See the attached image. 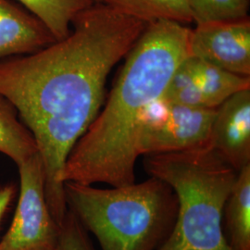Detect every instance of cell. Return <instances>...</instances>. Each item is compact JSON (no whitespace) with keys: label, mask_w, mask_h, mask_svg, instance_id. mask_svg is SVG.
<instances>
[{"label":"cell","mask_w":250,"mask_h":250,"mask_svg":"<svg viewBox=\"0 0 250 250\" xmlns=\"http://www.w3.org/2000/svg\"><path fill=\"white\" fill-rule=\"evenodd\" d=\"M0 152L17 165L38 153L36 140L30 130L20 121L18 111L0 96Z\"/></svg>","instance_id":"cell-12"},{"label":"cell","mask_w":250,"mask_h":250,"mask_svg":"<svg viewBox=\"0 0 250 250\" xmlns=\"http://www.w3.org/2000/svg\"><path fill=\"white\" fill-rule=\"evenodd\" d=\"M188 4L196 25L249 17V0H188Z\"/></svg>","instance_id":"cell-15"},{"label":"cell","mask_w":250,"mask_h":250,"mask_svg":"<svg viewBox=\"0 0 250 250\" xmlns=\"http://www.w3.org/2000/svg\"><path fill=\"white\" fill-rule=\"evenodd\" d=\"M56 41L33 13L9 0H0V59L34 53Z\"/></svg>","instance_id":"cell-10"},{"label":"cell","mask_w":250,"mask_h":250,"mask_svg":"<svg viewBox=\"0 0 250 250\" xmlns=\"http://www.w3.org/2000/svg\"><path fill=\"white\" fill-rule=\"evenodd\" d=\"M14 194L15 188L13 185H6L3 188H0V223L5 215V212L11 204Z\"/></svg>","instance_id":"cell-17"},{"label":"cell","mask_w":250,"mask_h":250,"mask_svg":"<svg viewBox=\"0 0 250 250\" xmlns=\"http://www.w3.org/2000/svg\"><path fill=\"white\" fill-rule=\"evenodd\" d=\"M150 176L170 186L178 201L173 230L159 250H232L223 213L237 172L210 145L145 156Z\"/></svg>","instance_id":"cell-4"},{"label":"cell","mask_w":250,"mask_h":250,"mask_svg":"<svg viewBox=\"0 0 250 250\" xmlns=\"http://www.w3.org/2000/svg\"><path fill=\"white\" fill-rule=\"evenodd\" d=\"M188 57L250 77V17L197 24L190 32Z\"/></svg>","instance_id":"cell-8"},{"label":"cell","mask_w":250,"mask_h":250,"mask_svg":"<svg viewBox=\"0 0 250 250\" xmlns=\"http://www.w3.org/2000/svg\"><path fill=\"white\" fill-rule=\"evenodd\" d=\"M191 29L171 21L148 23L125 57L105 107L70 153L62 182L124 187L135 182L137 136L146 108L160 99L188 57Z\"/></svg>","instance_id":"cell-2"},{"label":"cell","mask_w":250,"mask_h":250,"mask_svg":"<svg viewBox=\"0 0 250 250\" xmlns=\"http://www.w3.org/2000/svg\"><path fill=\"white\" fill-rule=\"evenodd\" d=\"M18 168V204L9 231L0 241V250H55L60 224L46 202L43 163L39 154Z\"/></svg>","instance_id":"cell-6"},{"label":"cell","mask_w":250,"mask_h":250,"mask_svg":"<svg viewBox=\"0 0 250 250\" xmlns=\"http://www.w3.org/2000/svg\"><path fill=\"white\" fill-rule=\"evenodd\" d=\"M216 108L192 107L164 98L146 108L137 136L139 157L209 145Z\"/></svg>","instance_id":"cell-5"},{"label":"cell","mask_w":250,"mask_h":250,"mask_svg":"<svg viewBox=\"0 0 250 250\" xmlns=\"http://www.w3.org/2000/svg\"><path fill=\"white\" fill-rule=\"evenodd\" d=\"M250 89V77L188 57L173 73L164 98L192 107L217 108L237 92Z\"/></svg>","instance_id":"cell-7"},{"label":"cell","mask_w":250,"mask_h":250,"mask_svg":"<svg viewBox=\"0 0 250 250\" xmlns=\"http://www.w3.org/2000/svg\"><path fill=\"white\" fill-rule=\"evenodd\" d=\"M96 3H102V0H94Z\"/></svg>","instance_id":"cell-18"},{"label":"cell","mask_w":250,"mask_h":250,"mask_svg":"<svg viewBox=\"0 0 250 250\" xmlns=\"http://www.w3.org/2000/svg\"><path fill=\"white\" fill-rule=\"evenodd\" d=\"M55 250H95L88 232L70 209L60 224V236Z\"/></svg>","instance_id":"cell-16"},{"label":"cell","mask_w":250,"mask_h":250,"mask_svg":"<svg viewBox=\"0 0 250 250\" xmlns=\"http://www.w3.org/2000/svg\"><path fill=\"white\" fill-rule=\"evenodd\" d=\"M102 3L146 23L162 20L185 25L193 22L188 0H102Z\"/></svg>","instance_id":"cell-13"},{"label":"cell","mask_w":250,"mask_h":250,"mask_svg":"<svg viewBox=\"0 0 250 250\" xmlns=\"http://www.w3.org/2000/svg\"><path fill=\"white\" fill-rule=\"evenodd\" d=\"M223 231L232 250H250V164L237 172L223 213Z\"/></svg>","instance_id":"cell-11"},{"label":"cell","mask_w":250,"mask_h":250,"mask_svg":"<svg viewBox=\"0 0 250 250\" xmlns=\"http://www.w3.org/2000/svg\"><path fill=\"white\" fill-rule=\"evenodd\" d=\"M39 19L57 41L70 35L72 21L80 13L91 7L94 0H19Z\"/></svg>","instance_id":"cell-14"},{"label":"cell","mask_w":250,"mask_h":250,"mask_svg":"<svg viewBox=\"0 0 250 250\" xmlns=\"http://www.w3.org/2000/svg\"><path fill=\"white\" fill-rule=\"evenodd\" d=\"M64 194L68 209L95 235L101 250H159L178 211L174 191L153 176L106 189L65 182Z\"/></svg>","instance_id":"cell-3"},{"label":"cell","mask_w":250,"mask_h":250,"mask_svg":"<svg viewBox=\"0 0 250 250\" xmlns=\"http://www.w3.org/2000/svg\"><path fill=\"white\" fill-rule=\"evenodd\" d=\"M147 24L95 3L74 18L66 38L0 61V96L15 107L36 140L46 202L59 224L68 210L62 182L66 161L99 114L109 72Z\"/></svg>","instance_id":"cell-1"},{"label":"cell","mask_w":250,"mask_h":250,"mask_svg":"<svg viewBox=\"0 0 250 250\" xmlns=\"http://www.w3.org/2000/svg\"><path fill=\"white\" fill-rule=\"evenodd\" d=\"M210 146L236 171L250 164V89L235 93L216 108Z\"/></svg>","instance_id":"cell-9"}]
</instances>
